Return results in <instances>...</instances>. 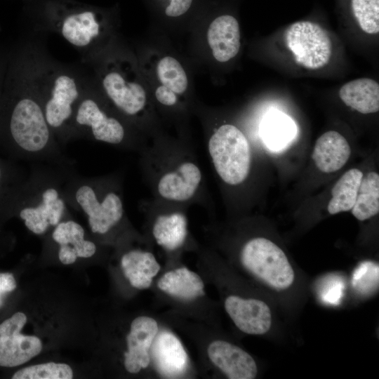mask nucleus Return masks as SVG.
Here are the masks:
<instances>
[{
	"mask_svg": "<svg viewBox=\"0 0 379 379\" xmlns=\"http://www.w3.org/2000/svg\"><path fill=\"white\" fill-rule=\"evenodd\" d=\"M37 48L23 40L10 46L0 103V149L12 159L69 167L72 161L62 153L46 121L34 84Z\"/></svg>",
	"mask_w": 379,
	"mask_h": 379,
	"instance_id": "f257e3e1",
	"label": "nucleus"
},
{
	"mask_svg": "<svg viewBox=\"0 0 379 379\" xmlns=\"http://www.w3.org/2000/svg\"><path fill=\"white\" fill-rule=\"evenodd\" d=\"M34 79L46 121L64 146L73 140L74 114L90 77L78 68L48 58L38 46Z\"/></svg>",
	"mask_w": 379,
	"mask_h": 379,
	"instance_id": "f03ea898",
	"label": "nucleus"
},
{
	"mask_svg": "<svg viewBox=\"0 0 379 379\" xmlns=\"http://www.w3.org/2000/svg\"><path fill=\"white\" fill-rule=\"evenodd\" d=\"M69 167L36 166L28 175L11 211L37 235L46 233L69 215L64 192Z\"/></svg>",
	"mask_w": 379,
	"mask_h": 379,
	"instance_id": "7ed1b4c3",
	"label": "nucleus"
},
{
	"mask_svg": "<svg viewBox=\"0 0 379 379\" xmlns=\"http://www.w3.org/2000/svg\"><path fill=\"white\" fill-rule=\"evenodd\" d=\"M64 192L69 206L85 215L93 234L105 236L124 219L121 180L115 175L86 178L68 171Z\"/></svg>",
	"mask_w": 379,
	"mask_h": 379,
	"instance_id": "20e7f679",
	"label": "nucleus"
},
{
	"mask_svg": "<svg viewBox=\"0 0 379 379\" xmlns=\"http://www.w3.org/2000/svg\"><path fill=\"white\" fill-rule=\"evenodd\" d=\"M143 168L156 199L183 205L195 199L203 175L194 157L182 149H145Z\"/></svg>",
	"mask_w": 379,
	"mask_h": 379,
	"instance_id": "39448f33",
	"label": "nucleus"
},
{
	"mask_svg": "<svg viewBox=\"0 0 379 379\" xmlns=\"http://www.w3.org/2000/svg\"><path fill=\"white\" fill-rule=\"evenodd\" d=\"M95 70L93 82L107 102L126 120L135 122L146 111L147 95L131 62L124 58L84 61Z\"/></svg>",
	"mask_w": 379,
	"mask_h": 379,
	"instance_id": "423d86ee",
	"label": "nucleus"
},
{
	"mask_svg": "<svg viewBox=\"0 0 379 379\" xmlns=\"http://www.w3.org/2000/svg\"><path fill=\"white\" fill-rule=\"evenodd\" d=\"M129 122L103 97L93 79L79 102L72 126L73 140L87 139L130 147Z\"/></svg>",
	"mask_w": 379,
	"mask_h": 379,
	"instance_id": "0eeeda50",
	"label": "nucleus"
},
{
	"mask_svg": "<svg viewBox=\"0 0 379 379\" xmlns=\"http://www.w3.org/2000/svg\"><path fill=\"white\" fill-rule=\"evenodd\" d=\"M208 152L221 180L230 185L242 183L248 177L251 164L250 145L235 126H220L210 137Z\"/></svg>",
	"mask_w": 379,
	"mask_h": 379,
	"instance_id": "6e6552de",
	"label": "nucleus"
},
{
	"mask_svg": "<svg viewBox=\"0 0 379 379\" xmlns=\"http://www.w3.org/2000/svg\"><path fill=\"white\" fill-rule=\"evenodd\" d=\"M241 261L248 272L274 290H287L295 281V271L286 255L267 238L248 241L241 249Z\"/></svg>",
	"mask_w": 379,
	"mask_h": 379,
	"instance_id": "1a4fd4ad",
	"label": "nucleus"
},
{
	"mask_svg": "<svg viewBox=\"0 0 379 379\" xmlns=\"http://www.w3.org/2000/svg\"><path fill=\"white\" fill-rule=\"evenodd\" d=\"M45 28L57 33L78 50L84 61L103 49V40L108 33L102 18L88 9L59 13Z\"/></svg>",
	"mask_w": 379,
	"mask_h": 379,
	"instance_id": "9d476101",
	"label": "nucleus"
},
{
	"mask_svg": "<svg viewBox=\"0 0 379 379\" xmlns=\"http://www.w3.org/2000/svg\"><path fill=\"white\" fill-rule=\"evenodd\" d=\"M285 39L295 62L307 69H320L330 60L332 53L331 39L317 23L298 21L291 25L286 31Z\"/></svg>",
	"mask_w": 379,
	"mask_h": 379,
	"instance_id": "9b49d317",
	"label": "nucleus"
},
{
	"mask_svg": "<svg viewBox=\"0 0 379 379\" xmlns=\"http://www.w3.org/2000/svg\"><path fill=\"white\" fill-rule=\"evenodd\" d=\"M26 323V314L18 312L0 324V366L22 365L41 352L38 337L21 333Z\"/></svg>",
	"mask_w": 379,
	"mask_h": 379,
	"instance_id": "f8f14e48",
	"label": "nucleus"
},
{
	"mask_svg": "<svg viewBox=\"0 0 379 379\" xmlns=\"http://www.w3.org/2000/svg\"><path fill=\"white\" fill-rule=\"evenodd\" d=\"M224 305L227 313L241 331L258 335L270 331L272 314L265 302L231 295L226 298Z\"/></svg>",
	"mask_w": 379,
	"mask_h": 379,
	"instance_id": "ddd939ff",
	"label": "nucleus"
},
{
	"mask_svg": "<svg viewBox=\"0 0 379 379\" xmlns=\"http://www.w3.org/2000/svg\"><path fill=\"white\" fill-rule=\"evenodd\" d=\"M210 360L230 379H253L258 374L255 359L245 350L229 342L218 340L207 348Z\"/></svg>",
	"mask_w": 379,
	"mask_h": 379,
	"instance_id": "4468645a",
	"label": "nucleus"
},
{
	"mask_svg": "<svg viewBox=\"0 0 379 379\" xmlns=\"http://www.w3.org/2000/svg\"><path fill=\"white\" fill-rule=\"evenodd\" d=\"M51 238L58 246V255L65 265L72 264L78 258L93 256L97 251L95 244L86 239L84 227L72 219H65L53 227Z\"/></svg>",
	"mask_w": 379,
	"mask_h": 379,
	"instance_id": "2eb2a0df",
	"label": "nucleus"
},
{
	"mask_svg": "<svg viewBox=\"0 0 379 379\" xmlns=\"http://www.w3.org/2000/svg\"><path fill=\"white\" fill-rule=\"evenodd\" d=\"M158 333L157 322L153 318L141 316L133 320L126 337L128 351L124 354V366L129 373H136L149 364V349Z\"/></svg>",
	"mask_w": 379,
	"mask_h": 379,
	"instance_id": "dca6fc26",
	"label": "nucleus"
},
{
	"mask_svg": "<svg viewBox=\"0 0 379 379\" xmlns=\"http://www.w3.org/2000/svg\"><path fill=\"white\" fill-rule=\"evenodd\" d=\"M152 357L157 371L166 378L182 375L188 366L187 354L178 338L172 333H160L152 343Z\"/></svg>",
	"mask_w": 379,
	"mask_h": 379,
	"instance_id": "f3484780",
	"label": "nucleus"
},
{
	"mask_svg": "<svg viewBox=\"0 0 379 379\" xmlns=\"http://www.w3.org/2000/svg\"><path fill=\"white\" fill-rule=\"evenodd\" d=\"M207 40L215 60L225 62L238 53L240 43V29L235 18L222 15L209 25Z\"/></svg>",
	"mask_w": 379,
	"mask_h": 379,
	"instance_id": "a211bd4d",
	"label": "nucleus"
},
{
	"mask_svg": "<svg viewBox=\"0 0 379 379\" xmlns=\"http://www.w3.org/2000/svg\"><path fill=\"white\" fill-rule=\"evenodd\" d=\"M350 153L347 140L338 132L330 131L317 139L312 157L321 171L333 173L346 164Z\"/></svg>",
	"mask_w": 379,
	"mask_h": 379,
	"instance_id": "6ab92c4d",
	"label": "nucleus"
},
{
	"mask_svg": "<svg viewBox=\"0 0 379 379\" xmlns=\"http://www.w3.org/2000/svg\"><path fill=\"white\" fill-rule=\"evenodd\" d=\"M175 208L158 213L154 220L152 235L158 245L167 251L180 248L187 236V220L185 214Z\"/></svg>",
	"mask_w": 379,
	"mask_h": 379,
	"instance_id": "aec40b11",
	"label": "nucleus"
},
{
	"mask_svg": "<svg viewBox=\"0 0 379 379\" xmlns=\"http://www.w3.org/2000/svg\"><path fill=\"white\" fill-rule=\"evenodd\" d=\"M121 266L131 286L138 289L149 288L160 270L154 255L140 249L125 253L121 258Z\"/></svg>",
	"mask_w": 379,
	"mask_h": 379,
	"instance_id": "412c9836",
	"label": "nucleus"
},
{
	"mask_svg": "<svg viewBox=\"0 0 379 379\" xmlns=\"http://www.w3.org/2000/svg\"><path fill=\"white\" fill-rule=\"evenodd\" d=\"M260 132L266 147L278 152L291 144L297 136L298 128L290 117L281 112L273 111L264 117Z\"/></svg>",
	"mask_w": 379,
	"mask_h": 379,
	"instance_id": "4be33fe9",
	"label": "nucleus"
},
{
	"mask_svg": "<svg viewBox=\"0 0 379 379\" xmlns=\"http://www.w3.org/2000/svg\"><path fill=\"white\" fill-rule=\"evenodd\" d=\"M339 96L345 104L360 113L379 110V84L375 80L362 78L349 81L340 88Z\"/></svg>",
	"mask_w": 379,
	"mask_h": 379,
	"instance_id": "5701e85b",
	"label": "nucleus"
},
{
	"mask_svg": "<svg viewBox=\"0 0 379 379\" xmlns=\"http://www.w3.org/2000/svg\"><path fill=\"white\" fill-rule=\"evenodd\" d=\"M158 287L166 293L185 300L205 294L201 277L186 267H180L165 273L157 283Z\"/></svg>",
	"mask_w": 379,
	"mask_h": 379,
	"instance_id": "b1692460",
	"label": "nucleus"
},
{
	"mask_svg": "<svg viewBox=\"0 0 379 379\" xmlns=\"http://www.w3.org/2000/svg\"><path fill=\"white\" fill-rule=\"evenodd\" d=\"M27 177L13 161L0 157V219L10 217Z\"/></svg>",
	"mask_w": 379,
	"mask_h": 379,
	"instance_id": "393cba45",
	"label": "nucleus"
},
{
	"mask_svg": "<svg viewBox=\"0 0 379 379\" xmlns=\"http://www.w3.org/2000/svg\"><path fill=\"white\" fill-rule=\"evenodd\" d=\"M363 173L352 168L338 180L331 190L332 198L328 204V211L334 215L352 208L358 193Z\"/></svg>",
	"mask_w": 379,
	"mask_h": 379,
	"instance_id": "a878e982",
	"label": "nucleus"
},
{
	"mask_svg": "<svg viewBox=\"0 0 379 379\" xmlns=\"http://www.w3.org/2000/svg\"><path fill=\"white\" fill-rule=\"evenodd\" d=\"M352 213L359 220L364 221L379 212V175L370 172L363 176L358 190Z\"/></svg>",
	"mask_w": 379,
	"mask_h": 379,
	"instance_id": "bb28decb",
	"label": "nucleus"
},
{
	"mask_svg": "<svg viewBox=\"0 0 379 379\" xmlns=\"http://www.w3.org/2000/svg\"><path fill=\"white\" fill-rule=\"evenodd\" d=\"M157 74L161 86L178 95L184 93L187 88V74L180 63L173 57L166 56L158 62Z\"/></svg>",
	"mask_w": 379,
	"mask_h": 379,
	"instance_id": "cd10ccee",
	"label": "nucleus"
},
{
	"mask_svg": "<svg viewBox=\"0 0 379 379\" xmlns=\"http://www.w3.org/2000/svg\"><path fill=\"white\" fill-rule=\"evenodd\" d=\"M71 367L62 363L48 362L25 367L16 371L13 379H71Z\"/></svg>",
	"mask_w": 379,
	"mask_h": 379,
	"instance_id": "c85d7f7f",
	"label": "nucleus"
},
{
	"mask_svg": "<svg viewBox=\"0 0 379 379\" xmlns=\"http://www.w3.org/2000/svg\"><path fill=\"white\" fill-rule=\"evenodd\" d=\"M354 15L363 31L368 34L379 32V0H352Z\"/></svg>",
	"mask_w": 379,
	"mask_h": 379,
	"instance_id": "c756f323",
	"label": "nucleus"
},
{
	"mask_svg": "<svg viewBox=\"0 0 379 379\" xmlns=\"http://www.w3.org/2000/svg\"><path fill=\"white\" fill-rule=\"evenodd\" d=\"M378 264L372 261H364L354 270L352 284L361 294L372 292L378 286Z\"/></svg>",
	"mask_w": 379,
	"mask_h": 379,
	"instance_id": "7c9ffc66",
	"label": "nucleus"
},
{
	"mask_svg": "<svg viewBox=\"0 0 379 379\" xmlns=\"http://www.w3.org/2000/svg\"><path fill=\"white\" fill-rule=\"evenodd\" d=\"M165 13L169 17H178L185 14L190 8L193 0H169Z\"/></svg>",
	"mask_w": 379,
	"mask_h": 379,
	"instance_id": "2f4dec72",
	"label": "nucleus"
},
{
	"mask_svg": "<svg viewBox=\"0 0 379 379\" xmlns=\"http://www.w3.org/2000/svg\"><path fill=\"white\" fill-rule=\"evenodd\" d=\"M10 46L0 39V103L9 60Z\"/></svg>",
	"mask_w": 379,
	"mask_h": 379,
	"instance_id": "473e14b6",
	"label": "nucleus"
},
{
	"mask_svg": "<svg viewBox=\"0 0 379 379\" xmlns=\"http://www.w3.org/2000/svg\"><path fill=\"white\" fill-rule=\"evenodd\" d=\"M16 286L15 279L11 273H0V307L3 304L4 295L13 291Z\"/></svg>",
	"mask_w": 379,
	"mask_h": 379,
	"instance_id": "72a5a7b5",
	"label": "nucleus"
},
{
	"mask_svg": "<svg viewBox=\"0 0 379 379\" xmlns=\"http://www.w3.org/2000/svg\"><path fill=\"white\" fill-rule=\"evenodd\" d=\"M155 97L159 103L168 107L175 105L178 98V95L163 86H160L156 89Z\"/></svg>",
	"mask_w": 379,
	"mask_h": 379,
	"instance_id": "f704fd0d",
	"label": "nucleus"
}]
</instances>
